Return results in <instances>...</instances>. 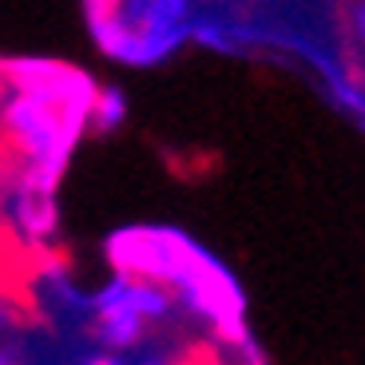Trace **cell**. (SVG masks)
I'll return each instance as SVG.
<instances>
[{"label":"cell","mask_w":365,"mask_h":365,"mask_svg":"<svg viewBox=\"0 0 365 365\" xmlns=\"http://www.w3.org/2000/svg\"><path fill=\"white\" fill-rule=\"evenodd\" d=\"M361 28H365V12H361Z\"/></svg>","instance_id":"cell-1"}]
</instances>
